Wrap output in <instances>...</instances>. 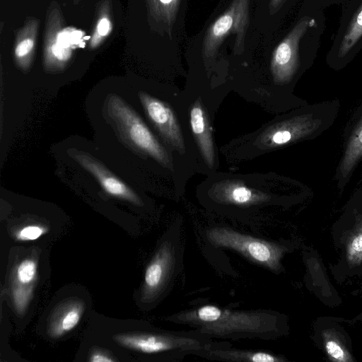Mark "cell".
<instances>
[{"instance_id": "cell-15", "label": "cell", "mask_w": 362, "mask_h": 362, "mask_svg": "<svg viewBox=\"0 0 362 362\" xmlns=\"http://www.w3.org/2000/svg\"><path fill=\"white\" fill-rule=\"evenodd\" d=\"M33 286L16 284L12 292L14 305L18 312H23L28 305L33 293Z\"/></svg>"}, {"instance_id": "cell-9", "label": "cell", "mask_w": 362, "mask_h": 362, "mask_svg": "<svg viewBox=\"0 0 362 362\" xmlns=\"http://www.w3.org/2000/svg\"><path fill=\"white\" fill-rule=\"evenodd\" d=\"M84 309V302L78 298H71L57 305L47 321L48 334L52 338H59L72 330L78 324Z\"/></svg>"}, {"instance_id": "cell-4", "label": "cell", "mask_w": 362, "mask_h": 362, "mask_svg": "<svg viewBox=\"0 0 362 362\" xmlns=\"http://www.w3.org/2000/svg\"><path fill=\"white\" fill-rule=\"evenodd\" d=\"M138 96L145 113L163 139L175 149L183 151L185 141L181 126L172 107L146 92L139 91Z\"/></svg>"}, {"instance_id": "cell-12", "label": "cell", "mask_w": 362, "mask_h": 362, "mask_svg": "<svg viewBox=\"0 0 362 362\" xmlns=\"http://www.w3.org/2000/svg\"><path fill=\"white\" fill-rule=\"evenodd\" d=\"M220 200L235 206H246L263 201V197L258 196L252 189L241 184H233L225 187L219 194Z\"/></svg>"}, {"instance_id": "cell-8", "label": "cell", "mask_w": 362, "mask_h": 362, "mask_svg": "<svg viewBox=\"0 0 362 362\" xmlns=\"http://www.w3.org/2000/svg\"><path fill=\"white\" fill-rule=\"evenodd\" d=\"M309 20L303 19L276 48L274 54L276 76L279 82L291 81L298 69V45L308 29Z\"/></svg>"}, {"instance_id": "cell-16", "label": "cell", "mask_w": 362, "mask_h": 362, "mask_svg": "<svg viewBox=\"0 0 362 362\" xmlns=\"http://www.w3.org/2000/svg\"><path fill=\"white\" fill-rule=\"evenodd\" d=\"M47 231V228L42 226L30 225L18 231L16 238L18 240L21 241L34 240L41 237Z\"/></svg>"}, {"instance_id": "cell-3", "label": "cell", "mask_w": 362, "mask_h": 362, "mask_svg": "<svg viewBox=\"0 0 362 362\" xmlns=\"http://www.w3.org/2000/svg\"><path fill=\"white\" fill-rule=\"evenodd\" d=\"M206 237L213 245L234 250L272 271L280 268L284 249L278 244L225 227L212 228L207 231Z\"/></svg>"}, {"instance_id": "cell-13", "label": "cell", "mask_w": 362, "mask_h": 362, "mask_svg": "<svg viewBox=\"0 0 362 362\" xmlns=\"http://www.w3.org/2000/svg\"><path fill=\"white\" fill-rule=\"evenodd\" d=\"M362 37V6L351 20L340 44L338 56L345 57Z\"/></svg>"}, {"instance_id": "cell-19", "label": "cell", "mask_w": 362, "mask_h": 362, "mask_svg": "<svg viewBox=\"0 0 362 362\" xmlns=\"http://www.w3.org/2000/svg\"><path fill=\"white\" fill-rule=\"evenodd\" d=\"M89 361L92 362H112L115 361L116 359L112 358L107 351L101 349H96L91 352Z\"/></svg>"}, {"instance_id": "cell-21", "label": "cell", "mask_w": 362, "mask_h": 362, "mask_svg": "<svg viewBox=\"0 0 362 362\" xmlns=\"http://www.w3.org/2000/svg\"><path fill=\"white\" fill-rule=\"evenodd\" d=\"M33 41L30 39H25L22 41L16 49V54L18 57L26 55L33 48Z\"/></svg>"}, {"instance_id": "cell-20", "label": "cell", "mask_w": 362, "mask_h": 362, "mask_svg": "<svg viewBox=\"0 0 362 362\" xmlns=\"http://www.w3.org/2000/svg\"><path fill=\"white\" fill-rule=\"evenodd\" d=\"M349 254L355 257L362 255V232L359 233L352 240Z\"/></svg>"}, {"instance_id": "cell-6", "label": "cell", "mask_w": 362, "mask_h": 362, "mask_svg": "<svg viewBox=\"0 0 362 362\" xmlns=\"http://www.w3.org/2000/svg\"><path fill=\"white\" fill-rule=\"evenodd\" d=\"M69 155L95 178L107 194L136 205L141 204V202L137 194L98 159L86 152L75 149L70 151Z\"/></svg>"}, {"instance_id": "cell-1", "label": "cell", "mask_w": 362, "mask_h": 362, "mask_svg": "<svg viewBox=\"0 0 362 362\" xmlns=\"http://www.w3.org/2000/svg\"><path fill=\"white\" fill-rule=\"evenodd\" d=\"M210 339H272L276 333V316L268 310H234L205 305L170 317Z\"/></svg>"}, {"instance_id": "cell-23", "label": "cell", "mask_w": 362, "mask_h": 362, "mask_svg": "<svg viewBox=\"0 0 362 362\" xmlns=\"http://www.w3.org/2000/svg\"><path fill=\"white\" fill-rule=\"evenodd\" d=\"M109 21L107 18H103L98 25V32L100 35H105L109 30Z\"/></svg>"}, {"instance_id": "cell-5", "label": "cell", "mask_w": 362, "mask_h": 362, "mask_svg": "<svg viewBox=\"0 0 362 362\" xmlns=\"http://www.w3.org/2000/svg\"><path fill=\"white\" fill-rule=\"evenodd\" d=\"M362 158V104L356 110L344 132L343 152L334 179L342 190Z\"/></svg>"}, {"instance_id": "cell-7", "label": "cell", "mask_w": 362, "mask_h": 362, "mask_svg": "<svg viewBox=\"0 0 362 362\" xmlns=\"http://www.w3.org/2000/svg\"><path fill=\"white\" fill-rule=\"evenodd\" d=\"M175 262V247L169 242L164 243L146 269L143 286L144 300H153L161 293L171 277Z\"/></svg>"}, {"instance_id": "cell-10", "label": "cell", "mask_w": 362, "mask_h": 362, "mask_svg": "<svg viewBox=\"0 0 362 362\" xmlns=\"http://www.w3.org/2000/svg\"><path fill=\"white\" fill-rule=\"evenodd\" d=\"M189 124L201 154L209 166L215 162V152L206 113L201 103L195 102L189 110Z\"/></svg>"}, {"instance_id": "cell-24", "label": "cell", "mask_w": 362, "mask_h": 362, "mask_svg": "<svg viewBox=\"0 0 362 362\" xmlns=\"http://www.w3.org/2000/svg\"><path fill=\"white\" fill-rule=\"evenodd\" d=\"M172 0H160V1L164 4H168V3L170 2Z\"/></svg>"}, {"instance_id": "cell-2", "label": "cell", "mask_w": 362, "mask_h": 362, "mask_svg": "<svg viewBox=\"0 0 362 362\" xmlns=\"http://www.w3.org/2000/svg\"><path fill=\"white\" fill-rule=\"evenodd\" d=\"M105 112L124 141L134 149L146 154L164 165L168 154L139 115L121 97L110 95Z\"/></svg>"}, {"instance_id": "cell-22", "label": "cell", "mask_w": 362, "mask_h": 362, "mask_svg": "<svg viewBox=\"0 0 362 362\" xmlns=\"http://www.w3.org/2000/svg\"><path fill=\"white\" fill-rule=\"evenodd\" d=\"M52 53L59 60H64L69 57L68 53L59 45H54L52 47Z\"/></svg>"}, {"instance_id": "cell-11", "label": "cell", "mask_w": 362, "mask_h": 362, "mask_svg": "<svg viewBox=\"0 0 362 362\" xmlns=\"http://www.w3.org/2000/svg\"><path fill=\"white\" fill-rule=\"evenodd\" d=\"M197 356L211 360L235 362H279L284 361L281 357L270 353L231 349L228 345L213 342L208 348L198 353Z\"/></svg>"}, {"instance_id": "cell-17", "label": "cell", "mask_w": 362, "mask_h": 362, "mask_svg": "<svg viewBox=\"0 0 362 362\" xmlns=\"http://www.w3.org/2000/svg\"><path fill=\"white\" fill-rule=\"evenodd\" d=\"M327 354L335 361H346L349 359L342 347L334 340L327 339L325 342Z\"/></svg>"}, {"instance_id": "cell-18", "label": "cell", "mask_w": 362, "mask_h": 362, "mask_svg": "<svg viewBox=\"0 0 362 362\" xmlns=\"http://www.w3.org/2000/svg\"><path fill=\"white\" fill-rule=\"evenodd\" d=\"M233 18L230 16L221 17L213 28L214 35L218 37L225 34L231 27Z\"/></svg>"}, {"instance_id": "cell-14", "label": "cell", "mask_w": 362, "mask_h": 362, "mask_svg": "<svg viewBox=\"0 0 362 362\" xmlns=\"http://www.w3.org/2000/svg\"><path fill=\"white\" fill-rule=\"evenodd\" d=\"M37 274V264L32 259L21 261L16 269L15 277L18 284L29 285L35 280Z\"/></svg>"}]
</instances>
